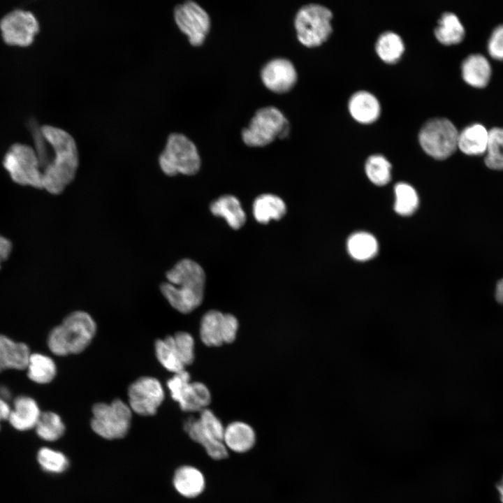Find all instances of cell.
<instances>
[{"label": "cell", "mask_w": 503, "mask_h": 503, "mask_svg": "<svg viewBox=\"0 0 503 503\" xmlns=\"http://www.w3.org/2000/svg\"><path fill=\"white\" fill-rule=\"evenodd\" d=\"M41 131L54 154L43 170V187L50 194L58 195L75 177L79 165L77 145L73 138L61 129L44 125Z\"/></svg>", "instance_id": "1"}, {"label": "cell", "mask_w": 503, "mask_h": 503, "mask_svg": "<svg viewBox=\"0 0 503 503\" xmlns=\"http://www.w3.org/2000/svg\"><path fill=\"white\" fill-rule=\"evenodd\" d=\"M167 282L160 291L177 312L189 314L198 307L204 298L205 273L196 261L183 258L166 273Z\"/></svg>", "instance_id": "2"}, {"label": "cell", "mask_w": 503, "mask_h": 503, "mask_svg": "<svg viewBox=\"0 0 503 503\" xmlns=\"http://www.w3.org/2000/svg\"><path fill=\"white\" fill-rule=\"evenodd\" d=\"M96 331V324L86 312L75 311L50 333L48 345L57 356L77 354L90 344Z\"/></svg>", "instance_id": "3"}, {"label": "cell", "mask_w": 503, "mask_h": 503, "mask_svg": "<svg viewBox=\"0 0 503 503\" xmlns=\"http://www.w3.org/2000/svg\"><path fill=\"white\" fill-rule=\"evenodd\" d=\"M290 129L289 122L278 108L266 106L255 112L248 126L242 129L241 136L247 146L261 147L277 138H286Z\"/></svg>", "instance_id": "4"}, {"label": "cell", "mask_w": 503, "mask_h": 503, "mask_svg": "<svg viewBox=\"0 0 503 503\" xmlns=\"http://www.w3.org/2000/svg\"><path fill=\"white\" fill-rule=\"evenodd\" d=\"M159 163L165 175L173 177L177 174L196 175L201 161L195 144L184 134L173 133L167 139Z\"/></svg>", "instance_id": "5"}, {"label": "cell", "mask_w": 503, "mask_h": 503, "mask_svg": "<svg viewBox=\"0 0 503 503\" xmlns=\"http://www.w3.org/2000/svg\"><path fill=\"white\" fill-rule=\"evenodd\" d=\"M224 429L220 419L208 408L202 410L198 418L190 417L184 424V430L189 437L216 460L228 456V451L223 442Z\"/></svg>", "instance_id": "6"}, {"label": "cell", "mask_w": 503, "mask_h": 503, "mask_svg": "<svg viewBox=\"0 0 503 503\" xmlns=\"http://www.w3.org/2000/svg\"><path fill=\"white\" fill-rule=\"evenodd\" d=\"M333 13L327 7L318 3L302 6L294 18V27L299 42L307 47L321 45L332 32Z\"/></svg>", "instance_id": "7"}, {"label": "cell", "mask_w": 503, "mask_h": 503, "mask_svg": "<svg viewBox=\"0 0 503 503\" xmlns=\"http://www.w3.org/2000/svg\"><path fill=\"white\" fill-rule=\"evenodd\" d=\"M91 428L106 439L123 438L130 428L132 410L119 399L110 403L99 402L92 407Z\"/></svg>", "instance_id": "8"}, {"label": "cell", "mask_w": 503, "mask_h": 503, "mask_svg": "<svg viewBox=\"0 0 503 503\" xmlns=\"http://www.w3.org/2000/svg\"><path fill=\"white\" fill-rule=\"evenodd\" d=\"M458 133L453 123L445 117L428 119L421 126L418 139L423 150L436 159H445L458 148Z\"/></svg>", "instance_id": "9"}, {"label": "cell", "mask_w": 503, "mask_h": 503, "mask_svg": "<svg viewBox=\"0 0 503 503\" xmlns=\"http://www.w3.org/2000/svg\"><path fill=\"white\" fill-rule=\"evenodd\" d=\"M3 165L15 183L43 189L40 161L36 150L29 145H12L4 156Z\"/></svg>", "instance_id": "10"}, {"label": "cell", "mask_w": 503, "mask_h": 503, "mask_svg": "<svg viewBox=\"0 0 503 503\" xmlns=\"http://www.w3.org/2000/svg\"><path fill=\"white\" fill-rule=\"evenodd\" d=\"M167 386L173 400L186 412H201L211 402V393L205 384L191 381L188 372L183 370L168 380Z\"/></svg>", "instance_id": "11"}, {"label": "cell", "mask_w": 503, "mask_h": 503, "mask_svg": "<svg viewBox=\"0 0 503 503\" xmlns=\"http://www.w3.org/2000/svg\"><path fill=\"white\" fill-rule=\"evenodd\" d=\"M0 30L7 45L27 47L34 42L38 33L39 23L31 12L15 9L1 19Z\"/></svg>", "instance_id": "12"}, {"label": "cell", "mask_w": 503, "mask_h": 503, "mask_svg": "<svg viewBox=\"0 0 503 503\" xmlns=\"http://www.w3.org/2000/svg\"><path fill=\"white\" fill-rule=\"evenodd\" d=\"M174 19L191 45L198 47L203 44L211 22L209 15L201 6L192 1L177 5L174 9Z\"/></svg>", "instance_id": "13"}, {"label": "cell", "mask_w": 503, "mask_h": 503, "mask_svg": "<svg viewBox=\"0 0 503 503\" xmlns=\"http://www.w3.org/2000/svg\"><path fill=\"white\" fill-rule=\"evenodd\" d=\"M129 406L138 415L152 416L163 402L165 393L160 381L152 377H142L128 389Z\"/></svg>", "instance_id": "14"}, {"label": "cell", "mask_w": 503, "mask_h": 503, "mask_svg": "<svg viewBox=\"0 0 503 503\" xmlns=\"http://www.w3.org/2000/svg\"><path fill=\"white\" fill-rule=\"evenodd\" d=\"M260 75L264 86L277 94L290 91L298 79L294 65L285 58H275L267 62L261 68Z\"/></svg>", "instance_id": "15"}, {"label": "cell", "mask_w": 503, "mask_h": 503, "mask_svg": "<svg viewBox=\"0 0 503 503\" xmlns=\"http://www.w3.org/2000/svg\"><path fill=\"white\" fill-rule=\"evenodd\" d=\"M41 413L37 402L33 398L20 395L14 400L8 421L17 430H28L35 428Z\"/></svg>", "instance_id": "16"}, {"label": "cell", "mask_w": 503, "mask_h": 503, "mask_svg": "<svg viewBox=\"0 0 503 503\" xmlns=\"http://www.w3.org/2000/svg\"><path fill=\"white\" fill-rule=\"evenodd\" d=\"M223 442L226 449L238 453L250 451L256 443V433L248 423L236 421L225 427Z\"/></svg>", "instance_id": "17"}, {"label": "cell", "mask_w": 503, "mask_h": 503, "mask_svg": "<svg viewBox=\"0 0 503 503\" xmlns=\"http://www.w3.org/2000/svg\"><path fill=\"white\" fill-rule=\"evenodd\" d=\"M30 355L26 344L0 335V372L6 369H27Z\"/></svg>", "instance_id": "18"}, {"label": "cell", "mask_w": 503, "mask_h": 503, "mask_svg": "<svg viewBox=\"0 0 503 503\" xmlns=\"http://www.w3.org/2000/svg\"><path fill=\"white\" fill-rule=\"evenodd\" d=\"M348 108L353 118L364 124L374 122L381 112L379 100L366 90L354 92L349 99Z\"/></svg>", "instance_id": "19"}, {"label": "cell", "mask_w": 503, "mask_h": 503, "mask_svg": "<svg viewBox=\"0 0 503 503\" xmlns=\"http://www.w3.org/2000/svg\"><path fill=\"white\" fill-rule=\"evenodd\" d=\"M173 483L177 492L187 498L198 497L205 488V479L203 473L190 465H183L177 469Z\"/></svg>", "instance_id": "20"}, {"label": "cell", "mask_w": 503, "mask_h": 503, "mask_svg": "<svg viewBox=\"0 0 503 503\" xmlns=\"http://www.w3.org/2000/svg\"><path fill=\"white\" fill-rule=\"evenodd\" d=\"M463 80L472 87H485L491 77V66L488 59L481 54L467 57L461 65Z\"/></svg>", "instance_id": "21"}, {"label": "cell", "mask_w": 503, "mask_h": 503, "mask_svg": "<svg viewBox=\"0 0 503 503\" xmlns=\"http://www.w3.org/2000/svg\"><path fill=\"white\" fill-rule=\"evenodd\" d=\"M210 210L214 216L224 218L233 229H240L245 224L246 214L240 201L234 196L219 197L210 203Z\"/></svg>", "instance_id": "22"}, {"label": "cell", "mask_w": 503, "mask_h": 503, "mask_svg": "<svg viewBox=\"0 0 503 503\" xmlns=\"http://www.w3.org/2000/svg\"><path fill=\"white\" fill-rule=\"evenodd\" d=\"M489 131L481 124H472L458 133V148L469 156H479L486 153Z\"/></svg>", "instance_id": "23"}, {"label": "cell", "mask_w": 503, "mask_h": 503, "mask_svg": "<svg viewBox=\"0 0 503 503\" xmlns=\"http://www.w3.org/2000/svg\"><path fill=\"white\" fill-rule=\"evenodd\" d=\"M253 215L256 221L266 224L270 220H279L286 212V206L279 196L264 194L258 196L252 206Z\"/></svg>", "instance_id": "24"}, {"label": "cell", "mask_w": 503, "mask_h": 503, "mask_svg": "<svg viewBox=\"0 0 503 503\" xmlns=\"http://www.w3.org/2000/svg\"><path fill=\"white\" fill-rule=\"evenodd\" d=\"M435 36L444 45L458 44L465 36V28L458 17L451 12L444 13L435 28Z\"/></svg>", "instance_id": "25"}, {"label": "cell", "mask_w": 503, "mask_h": 503, "mask_svg": "<svg viewBox=\"0 0 503 503\" xmlns=\"http://www.w3.org/2000/svg\"><path fill=\"white\" fill-rule=\"evenodd\" d=\"M224 314L216 309L206 312L200 323V338L207 347H219L224 344L222 323Z\"/></svg>", "instance_id": "26"}, {"label": "cell", "mask_w": 503, "mask_h": 503, "mask_svg": "<svg viewBox=\"0 0 503 503\" xmlns=\"http://www.w3.org/2000/svg\"><path fill=\"white\" fill-rule=\"evenodd\" d=\"M347 249L350 256L356 261H365L373 258L378 252L376 238L367 232H356L348 239Z\"/></svg>", "instance_id": "27"}, {"label": "cell", "mask_w": 503, "mask_h": 503, "mask_svg": "<svg viewBox=\"0 0 503 503\" xmlns=\"http://www.w3.org/2000/svg\"><path fill=\"white\" fill-rule=\"evenodd\" d=\"M154 348L156 358L165 369L174 374L185 370L186 367L180 358L173 335L157 340Z\"/></svg>", "instance_id": "28"}, {"label": "cell", "mask_w": 503, "mask_h": 503, "mask_svg": "<svg viewBox=\"0 0 503 503\" xmlns=\"http://www.w3.org/2000/svg\"><path fill=\"white\" fill-rule=\"evenodd\" d=\"M378 56L385 62L394 63L402 57L404 44L400 36L392 31L381 33L375 43Z\"/></svg>", "instance_id": "29"}, {"label": "cell", "mask_w": 503, "mask_h": 503, "mask_svg": "<svg viewBox=\"0 0 503 503\" xmlns=\"http://www.w3.org/2000/svg\"><path fill=\"white\" fill-rule=\"evenodd\" d=\"M27 368L28 377L37 384L50 383L57 374L54 360L41 353L31 354Z\"/></svg>", "instance_id": "30"}, {"label": "cell", "mask_w": 503, "mask_h": 503, "mask_svg": "<svg viewBox=\"0 0 503 503\" xmlns=\"http://www.w3.org/2000/svg\"><path fill=\"white\" fill-rule=\"evenodd\" d=\"M35 429L41 439L48 442H54L64 435L65 425L57 414L45 411L41 413Z\"/></svg>", "instance_id": "31"}, {"label": "cell", "mask_w": 503, "mask_h": 503, "mask_svg": "<svg viewBox=\"0 0 503 503\" xmlns=\"http://www.w3.org/2000/svg\"><path fill=\"white\" fill-rule=\"evenodd\" d=\"M485 154L484 162L488 168L503 170V128L495 127L489 131Z\"/></svg>", "instance_id": "32"}, {"label": "cell", "mask_w": 503, "mask_h": 503, "mask_svg": "<svg viewBox=\"0 0 503 503\" xmlns=\"http://www.w3.org/2000/svg\"><path fill=\"white\" fill-rule=\"evenodd\" d=\"M395 211L402 216L412 214L418 206V197L413 187L404 182L396 184L394 188Z\"/></svg>", "instance_id": "33"}, {"label": "cell", "mask_w": 503, "mask_h": 503, "mask_svg": "<svg viewBox=\"0 0 503 503\" xmlns=\"http://www.w3.org/2000/svg\"><path fill=\"white\" fill-rule=\"evenodd\" d=\"M391 165L381 154H374L368 157L365 163V173L369 180L376 185L388 184L391 177Z\"/></svg>", "instance_id": "34"}, {"label": "cell", "mask_w": 503, "mask_h": 503, "mask_svg": "<svg viewBox=\"0 0 503 503\" xmlns=\"http://www.w3.org/2000/svg\"><path fill=\"white\" fill-rule=\"evenodd\" d=\"M37 460L41 467L52 474H59L68 467L69 462L61 452L48 448H41L37 453Z\"/></svg>", "instance_id": "35"}, {"label": "cell", "mask_w": 503, "mask_h": 503, "mask_svg": "<svg viewBox=\"0 0 503 503\" xmlns=\"http://www.w3.org/2000/svg\"><path fill=\"white\" fill-rule=\"evenodd\" d=\"M175 347L185 367L193 363L195 358V342L193 336L184 331L173 335Z\"/></svg>", "instance_id": "36"}, {"label": "cell", "mask_w": 503, "mask_h": 503, "mask_svg": "<svg viewBox=\"0 0 503 503\" xmlns=\"http://www.w3.org/2000/svg\"><path fill=\"white\" fill-rule=\"evenodd\" d=\"M488 51L493 59L503 60V24L493 31L488 42Z\"/></svg>", "instance_id": "37"}, {"label": "cell", "mask_w": 503, "mask_h": 503, "mask_svg": "<svg viewBox=\"0 0 503 503\" xmlns=\"http://www.w3.org/2000/svg\"><path fill=\"white\" fill-rule=\"evenodd\" d=\"M238 328V320L233 314L230 313L224 314L222 323V337L224 344H231L235 341Z\"/></svg>", "instance_id": "38"}, {"label": "cell", "mask_w": 503, "mask_h": 503, "mask_svg": "<svg viewBox=\"0 0 503 503\" xmlns=\"http://www.w3.org/2000/svg\"><path fill=\"white\" fill-rule=\"evenodd\" d=\"M11 249L12 244L10 241L0 235V268L1 263L9 256Z\"/></svg>", "instance_id": "39"}, {"label": "cell", "mask_w": 503, "mask_h": 503, "mask_svg": "<svg viewBox=\"0 0 503 503\" xmlns=\"http://www.w3.org/2000/svg\"><path fill=\"white\" fill-rule=\"evenodd\" d=\"M11 409L6 400L0 397V421L8 420Z\"/></svg>", "instance_id": "40"}, {"label": "cell", "mask_w": 503, "mask_h": 503, "mask_svg": "<svg viewBox=\"0 0 503 503\" xmlns=\"http://www.w3.org/2000/svg\"><path fill=\"white\" fill-rule=\"evenodd\" d=\"M495 298L499 303L503 304V279H500L496 285Z\"/></svg>", "instance_id": "41"}, {"label": "cell", "mask_w": 503, "mask_h": 503, "mask_svg": "<svg viewBox=\"0 0 503 503\" xmlns=\"http://www.w3.org/2000/svg\"><path fill=\"white\" fill-rule=\"evenodd\" d=\"M497 488L500 493V500L503 503V476L502 479L497 483Z\"/></svg>", "instance_id": "42"}]
</instances>
